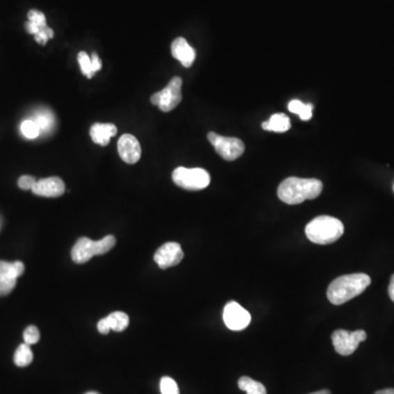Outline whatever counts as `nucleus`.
<instances>
[{
	"instance_id": "nucleus-1",
	"label": "nucleus",
	"mask_w": 394,
	"mask_h": 394,
	"mask_svg": "<svg viewBox=\"0 0 394 394\" xmlns=\"http://www.w3.org/2000/svg\"><path fill=\"white\" fill-rule=\"evenodd\" d=\"M322 189L320 180L292 177L279 184L277 195L282 202L297 205L307 200H315L321 194Z\"/></svg>"
},
{
	"instance_id": "nucleus-2",
	"label": "nucleus",
	"mask_w": 394,
	"mask_h": 394,
	"mask_svg": "<svg viewBox=\"0 0 394 394\" xmlns=\"http://www.w3.org/2000/svg\"><path fill=\"white\" fill-rule=\"evenodd\" d=\"M370 284V277L363 273L344 275L331 283L326 294L333 305H343L365 292Z\"/></svg>"
},
{
	"instance_id": "nucleus-3",
	"label": "nucleus",
	"mask_w": 394,
	"mask_h": 394,
	"mask_svg": "<svg viewBox=\"0 0 394 394\" xmlns=\"http://www.w3.org/2000/svg\"><path fill=\"white\" fill-rule=\"evenodd\" d=\"M344 225L338 218L319 216L306 226V236L321 246L333 244L343 236Z\"/></svg>"
},
{
	"instance_id": "nucleus-4",
	"label": "nucleus",
	"mask_w": 394,
	"mask_h": 394,
	"mask_svg": "<svg viewBox=\"0 0 394 394\" xmlns=\"http://www.w3.org/2000/svg\"><path fill=\"white\" fill-rule=\"evenodd\" d=\"M116 244L114 236H107L99 241H93L87 237L78 239L72 250V259L74 263L84 264L93 256L108 253Z\"/></svg>"
},
{
	"instance_id": "nucleus-5",
	"label": "nucleus",
	"mask_w": 394,
	"mask_h": 394,
	"mask_svg": "<svg viewBox=\"0 0 394 394\" xmlns=\"http://www.w3.org/2000/svg\"><path fill=\"white\" fill-rule=\"evenodd\" d=\"M172 180L182 189L187 191H200L210 185V175L206 170L200 168L187 169L184 166H179L172 173Z\"/></svg>"
},
{
	"instance_id": "nucleus-6",
	"label": "nucleus",
	"mask_w": 394,
	"mask_h": 394,
	"mask_svg": "<svg viewBox=\"0 0 394 394\" xmlns=\"http://www.w3.org/2000/svg\"><path fill=\"white\" fill-rule=\"evenodd\" d=\"M182 79L174 77L161 91L151 95L150 101L152 104L159 107L162 112H170L177 108L182 101Z\"/></svg>"
},
{
	"instance_id": "nucleus-7",
	"label": "nucleus",
	"mask_w": 394,
	"mask_h": 394,
	"mask_svg": "<svg viewBox=\"0 0 394 394\" xmlns=\"http://www.w3.org/2000/svg\"><path fill=\"white\" fill-rule=\"evenodd\" d=\"M207 139L210 143L215 147L216 152L227 161L236 160L244 155V149H246L244 141L236 137H225V136L218 135L215 132H210L208 133Z\"/></svg>"
},
{
	"instance_id": "nucleus-8",
	"label": "nucleus",
	"mask_w": 394,
	"mask_h": 394,
	"mask_svg": "<svg viewBox=\"0 0 394 394\" xmlns=\"http://www.w3.org/2000/svg\"><path fill=\"white\" fill-rule=\"evenodd\" d=\"M367 338V333L363 330L348 332L345 330H338L333 332L332 343L336 351L340 355L349 356L357 349L359 344Z\"/></svg>"
},
{
	"instance_id": "nucleus-9",
	"label": "nucleus",
	"mask_w": 394,
	"mask_h": 394,
	"mask_svg": "<svg viewBox=\"0 0 394 394\" xmlns=\"http://www.w3.org/2000/svg\"><path fill=\"white\" fill-rule=\"evenodd\" d=\"M24 264L20 261H0V296L10 294L17 285V279L24 274Z\"/></svg>"
},
{
	"instance_id": "nucleus-10",
	"label": "nucleus",
	"mask_w": 394,
	"mask_h": 394,
	"mask_svg": "<svg viewBox=\"0 0 394 394\" xmlns=\"http://www.w3.org/2000/svg\"><path fill=\"white\" fill-rule=\"evenodd\" d=\"M223 321L231 331H242L248 328L251 322V315L238 302L230 301L223 309Z\"/></svg>"
},
{
	"instance_id": "nucleus-11",
	"label": "nucleus",
	"mask_w": 394,
	"mask_h": 394,
	"mask_svg": "<svg viewBox=\"0 0 394 394\" xmlns=\"http://www.w3.org/2000/svg\"><path fill=\"white\" fill-rule=\"evenodd\" d=\"M184 258L181 246L177 242H168L157 250L155 253V262L160 269H166L175 267Z\"/></svg>"
},
{
	"instance_id": "nucleus-12",
	"label": "nucleus",
	"mask_w": 394,
	"mask_h": 394,
	"mask_svg": "<svg viewBox=\"0 0 394 394\" xmlns=\"http://www.w3.org/2000/svg\"><path fill=\"white\" fill-rule=\"evenodd\" d=\"M118 155L124 162L135 164L141 157V143L135 136L124 134L118 143Z\"/></svg>"
},
{
	"instance_id": "nucleus-13",
	"label": "nucleus",
	"mask_w": 394,
	"mask_h": 394,
	"mask_svg": "<svg viewBox=\"0 0 394 394\" xmlns=\"http://www.w3.org/2000/svg\"><path fill=\"white\" fill-rule=\"evenodd\" d=\"M31 191L38 196L59 197L65 193V183L58 177L47 178L36 181Z\"/></svg>"
},
{
	"instance_id": "nucleus-14",
	"label": "nucleus",
	"mask_w": 394,
	"mask_h": 394,
	"mask_svg": "<svg viewBox=\"0 0 394 394\" xmlns=\"http://www.w3.org/2000/svg\"><path fill=\"white\" fill-rule=\"evenodd\" d=\"M171 54L187 68L194 64L195 57H196L195 49L183 38H178L172 42Z\"/></svg>"
},
{
	"instance_id": "nucleus-15",
	"label": "nucleus",
	"mask_w": 394,
	"mask_h": 394,
	"mask_svg": "<svg viewBox=\"0 0 394 394\" xmlns=\"http://www.w3.org/2000/svg\"><path fill=\"white\" fill-rule=\"evenodd\" d=\"M118 134V127L112 123H95L90 128V136L93 143L100 146H108L111 139Z\"/></svg>"
},
{
	"instance_id": "nucleus-16",
	"label": "nucleus",
	"mask_w": 394,
	"mask_h": 394,
	"mask_svg": "<svg viewBox=\"0 0 394 394\" xmlns=\"http://www.w3.org/2000/svg\"><path fill=\"white\" fill-rule=\"evenodd\" d=\"M290 120L288 116H285L283 113H276L274 116H271L269 120H265L262 123L263 129L267 132H275V133H285L290 129Z\"/></svg>"
},
{
	"instance_id": "nucleus-17",
	"label": "nucleus",
	"mask_w": 394,
	"mask_h": 394,
	"mask_svg": "<svg viewBox=\"0 0 394 394\" xmlns=\"http://www.w3.org/2000/svg\"><path fill=\"white\" fill-rule=\"evenodd\" d=\"M239 388L248 394H267V389L261 382L255 381L250 377H241L238 382Z\"/></svg>"
},
{
	"instance_id": "nucleus-18",
	"label": "nucleus",
	"mask_w": 394,
	"mask_h": 394,
	"mask_svg": "<svg viewBox=\"0 0 394 394\" xmlns=\"http://www.w3.org/2000/svg\"><path fill=\"white\" fill-rule=\"evenodd\" d=\"M33 361V353L28 344H21L13 356V361L18 367H26Z\"/></svg>"
},
{
	"instance_id": "nucleus-19",
	"label": "nucleus",
	"mask_w": 394,
	"mask_h": 394,
	"mask_svg": "<svg viewBox=\"0 0 394 394\" xmlns=\"http://www.w3.org/2000/svg\"><path fill=\"white\" fill-rule=\"evenodd\" d=\"M107 319H108L111 330L116 331V332H122L129 324V317H128V315L126 313H120V311L111 313L110 315L107 317Z\"/></svg>"
},
{
	"instance_id": "nucleus-20",
	"label": "nucleus",
	"mask_w": 394,
	"mask_h": 394,
	"mask_svg": "<svg viewBox=\"0 0 394 394\" xmlns=\"http://www.w3.org/2000/svg\"><path fill=\"white\" fill-rule=\"evenodd\" d=\"M288 110L299 116L302 120H309L313 118V107L311 104H305L299 100L290 101Z\"/></svg>"
},
{
	"instance_id": "nucleus-21",
	"label": "nucleus",
	"mask_w": 394,
	"mask_h": 394,
	"mask_svg": "<svg viewBox=\"0 0 394 394\" xmlns=\"http://www.w3.org/2000/svg\"><path fill=\"white\" fill-rule=\"evenodd\" d=\"M78 63H79L82 74H85L86 77L91 79L95 76L91 57H89V55L86 52H80L79 54H78Z\"/></svg>"
},
{
	"instance_id": "nucleus-22",
	"label": "nucleus",
	"mask_w": 394,
	"mask_h": 394,
	"mask_svg": "<svg viewBox=\"0 0 394 394\" xmlns=\"http://www.w3.org/2000/svg\"><path fill=\"white\" fill-rule=\"evenodd\" d=\"M21 133L26 139H34L41 134V131L33 120H26L21 124Z\"/></svg>"
},
{
	"instance_id": "nucleus-23",
	"label": "nucleus",
	"mask_w": 394,
	"mask_h": 394,
	"mask_svg": "<svg viewBox=\"0 0 394 394\" xmlns=\"http://www.w3.org/2000/svg\"><path fill=\"white\" fill-rule=\"evenodd\" d=\"M33 120L39 125L40 131L47 132L49 131L52 123H53V114H51V112L42 111V112L36 114V118Z\"/></svg>"
},
{
	"instance_id": "nucleus-24",
	"label": "nucleus",
	"mask_w": 394,
	"mask_h": 394,
	"mask_svg": "<svg viewBox=\"0 0 394 394\" xmlns=\"http://www.w3.org/2000/svg\"><path fill=\"white\" fill-rule=\"evenodd\" d=\"M160 391L162 394H180L177 382L170 377H164L160 381Z\"/></svg>"
},
{
	"instance_id": "nucleus-25",
	"label": "nucleus",
	"mask_w": 394,
	"mask_h": 394,
	"mask_svg": "<svg viewBox=\"0 0 394 394\" xmlns=\"http://www.w3.org/2000/svg\"><path fill=\"white\" fill-rule=\"evenodd\" d=\"M40 338H41V336H40L39 329L34 326V325H30V326H28V328L24 330V343L28 344V345H34V344L38 343L40 340Z\"/></svg>"
},
{
	"instance_id": "nucleus-26",
	"label": "nucleus",
	"mask_w": 394,
	"mask_h": 394,
	"mask_svg": "<svg viewBox=\"0 0 394 394\" xmlns=\"http://www.w3.org/2000/svg\"><path fill=\"white\" fill-rule=\"evenodd\" d=\"M28 18L29 21H31L34 24L39 26V28L44 29L47 26V18H45L44 13H41V11L32 9V10L29 11Z\"/></svg>"
},
{
	"instance_id": "nucleus-27",
	"label": "nucleus",
	"mask_w": 394,
	"mask_h": 394,
	"mask_svg": "<svg viewBox=\"0 0 394 394\" xmlns=\"http://www.w3.org/2000/svg\"><path fill=\"white\" fill-rule=\"evenodd\" d=\"M53 36H54V31L49 26H47V28L42 29L39 33L34 36V38H36V41L38 43L41 44V45H45L49 39H53Z\"/></svg>"
},
{
	"instance_id": "nucleus-28",
	"label": "nucleus",
	"mask_w": 394,
	"mask_h": 394,
	"mask_svg": "<svg viewBox=\"0 0 394 394\" xmlns=\"http://www.w3.org/2000/svg\"><path fill=\"white\" fill-rule=\"evenodd\" d=\"M36 183V180L34 179V177H31V175H22V177L18 180V187H20L21 189H24V191L33 189Z\"/></svg>"
},
{
	"instance_id": "nucleus-29",
	"label": "nucleus",
	"mask_w": 394,
	"mask_h": 394,
	"mask_svg": "<svg viewBox=\"0 0 394 394\" xmlns=\"http://www.w3.org/2000/svg\"><path fill=\"white\" fill-rule=\"evenodd\" d=\"M97 331L101 333V334H109L111 331L110 324H109V321L107 317L102 319V320L99 321L97 323Z\"/></svg>"
},
{
	"instance_id": "nucleus-30",
	"label": "nucleus",
	"mask_w": 394,
	"mask_h": 394,
	"mask_svg": "<svg viewBox=\"0 0 394 394\" xmlns=\"http://www.w3.org/2000/svg\"><path fill=\"white\" fill-rule=\"evenodd\" d=\"M91 61H93V72H100L101 68H102V62H101L100 57L97 53H93L91 55Z\"/></svg>"
},
{
	"instance_id": "nucleus-31",
	"label": "nucleus",
	"mask_w": 394,
	"mask_h": 394,
	"mask_svg": "<svg viewBox=\"0 0 394 394\" xmlns=\"http://www.w3.org/2000/svg\"><path fill=\"white\" fill-rule=\"evenodd\" d=\"M388 292H389V296L390 298H391L392 301L394 302V274L392 275L391 279H390L389 290H388Z\"/></svg>"
},
{
	"instance_id": "nucleus-32",
	"label": "nucleus",
	"mask_w": 394,
	"mask_h": 394,
	"mask_svg": "<svg viewBox=\"0 0 394 394\" xmlns=\"http://www.w3.org/2000/svg\"><path fill=\"white\" fill-rule=\"evenodd\" d=\"M375 394H394V389H384L377 391Z\"/></svg>"
},
{
	"instance_id": "nucleus-33",
	"label": "nucleus",
	"mask_w": 394,
	"mask_h": 394,
	"mask_svg": "<svg viewBox=\"0 0 394 394\" xmlns=\"http://www.w3.org/2000/svg\"><path fill=\"white\" fill-rule=\"evenodd\" d=\"M310 394H332L331 393L330 390H321V391H317V392H313V393H310Z\"/></svg>"
},
{
	"instance_id": "nucleus-34",
	"label": "nucleus",
	"mask_w": 394,
	"mask_h": 394,
	"mask_svg": "<svg viewBox=\"0 0 394 394\" xmlns=\"http://www.w3.org/2000/svg\"><path fill=\"white\" fill-rule=\"evenodd\" d=\"M85 394H100V393H97V392H88V393H85Z\"/></svg>"
},
{
	"instance_id": "nucleus-35",
	"label": "nucleus",
	"mask_w": 394,
	"mask_h": 394,
	"mask_svg": "<svg viewBox=\"0 0 394 394\" xmlns=\"http://www.w3.org/2000/svg\"><path fill=\"white\" fill-rule=\"evenodd\" d=\"M393 189H394V187H393Z\"/></svg>"
}]
</instances>
